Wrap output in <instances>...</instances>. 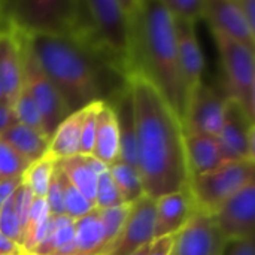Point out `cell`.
Returning <instances> with one entry per match:
<instances>
[{
    "instance_id": "d6986e66",
    "label": "cell",
    "mask_w": 255,
    "mask_h": 255,
    "mask_svg": "<svg viewBox=\"0 0 255 255\" xmlns=\"http://www.w3.org/2000/svg\"><path fill=\"white\" fill-rule=\"evenodd\" d=\"M57 166L64 173V176L85 196V199H88L94 205L99 175L106 170L108 166L96 160L93 155L81 154L57 160Z\"/></svg>"
},
{
    "instance_id": "bcb514c9",
    "label": "cell",
    "mask_w": 255,
    "mask_h": 255,
    "mask_svg": "<svg viewBox=\"0 0 255 255\" xmlns=\"http://www.w3.org/2000/svg\"><path fill=\"white\" fill-rule=\"evenodd\" d=\"M0 209H1V205H0Z\"/></svg>"
},
{
    "instance_id": "8d00e7d4",
    "label": "cell",
    "mask_w": 255,
    "mask_h": 255,
    "mask_svg": "<svg viewBox=\"0 0 255 255\" xmlns=\"http://www.w3.org/2000/svg\"><path fill=\"white\" fill-rule=\"evenodd\" d=\"M221 255H255L254 239L227 241L224 242Z\"/></svg>"
},
{
    "instance_id": "ba28073f",
    "label": "cell",
    "mask_w": 255,
    "mask_h": 255,
    "mask_svg": "<svg viewBox=\"0 0 255 255\" xmlns=\"http://www.w3.org/2000/svg\"><path fill=\"white\" fill-rule=\"evenodd\" d=\"M254 120L233 99H226L218 143L227 161H251L255 157Z\"/></svg>"
},
{
    "instance_id": "e575fe53",
    "label": "cell",
    "mask_w": 255,
    "mask_h": 255,
    "mask_svg": "<svg viewBox=\"0 0 255 255\" xmlns=\"http://www.w3.org/2000/svg\"><path fill=\"white\" fill-rule=\"evenodd\" d=\"M33 200H34L33 193L30 191V188L24 182H21L19 187L16 188V191L12 196V203H13L15 215H16V218L19 221V226L22 229V235H24V229H25V224H27V218H28Z\"/></svg>"
},
{
    "instance_id": "3957f363",
    "label": "cell",
    "mask_w": 255,
    "mask_h": 255,
    "mask_svg": "<svg viewBox=\"0 0 255 255\" xmlns=\"http://www.w3.org/2000/svg\"><path fill=\"white\" fill-rule=\"evenodd\" d=\"M24 37L70 112H76L93 102L102 100V76L99 67L103 64L93 55L69 37L48 34Z\"/></svg>"
},
{
    "instance_id": "7402d4cb",
    "label": "cell",
    "mask_w": 255,
    "mask_h": 255,
    "mask_svg": "<svg viewBox=\"0 0 255 255\" xmlns=\"http://www.w3.org/2000/svg\"><path fill=\"white\" fill-rule=\"evenodd\" d=\"M73 244L75 255H108L103 226L96 208L75 221Z\"/></svg>"
},
{
    "instance_id": "603a6c76",
    "label": "cell",
    "mask_w": 255,
    "mask_h": 255,
    "mask_svg": "<svg viewBox=\"0 0 255 255\" xmlns=\"http://www.w3.org/2000/svg\"><path fill=\"white\" fill-rule=\"evenodd\" d=\"M0 137L6 143H9L19 155H22L30 164L48 154L49 139L43 133L19 123L10 126Z\"/></svg>"
},
{
    "instance_id": "ac0fdd59",
    "label": "cell",
    "mask_w": 255,
    "mask_h": 255,
    "mask_svg": "<svg viewBox=\"0 0 255 255\" xmlns=\"http://www.w3.org/2000/svg\"><path fill=\"white\" fill-rule=\"evenodd\" d=\"M185 154L191 178L209 173L230 163L226 160L218 139L212 136L185 133Z\"/></svg>"
},
{
    "instance_id": "2e32d148",
    "label": "cell",
    "mask_w": 255,
    "mask_h": 255,
    "mask_svg": "<svg viewBox=\"0 0 255 255\" xmlns=\"http://www.w3.org/2000/svg\"><path fill=\"white\" fill-rule=\"evenodd\" d=\"M194 202L190 190L166 194L155 200L154 241L176 235L190 220Z\"/></svg>"
},
{
    "instance_id": "e0dca14e",
    "label": "cell",
    "mask_w": 255,
    "mask_h": 255,
    "mask_svg": "<svg viewBox=\"0 0 255 255\" xmlns=\"http://www.w3.org/2000/svg\"><path fill=\"white\" fill-rule=\"evenodd\" d=\"M0 84L12 106L22 87V67L19 39L10 30L0 31Z\"/></svg>"
},
{
    "instance_id": "5b68a950",
    "label": "cell",
    "mask_w": 255,
    "mask_h": 255,
    "mask_svg": "<svg viewBox=\"0 0 255 255\" xmlns=\"http://www.w3.org/2000/svg\"><path fill=\"white\" fill-rule=\"evenodd\" d=\"M254 163L230 161L209 173L190 179L194 206L209 215L215 212L241 188L254 181Z\"/></svg>"
},
{
    "instance_id": "b9f144b4",
    "label": "cell",
    "mask_w": 255,
    "mask_h": 255,
    "mask_svg": "<svg viewBox=\"0 0 255 255\" xmlns=\"http://www.w3.org/2000/svg\"><path fill=\"white\" fill-rule=\"evenodd\" d=\"M0 255H22V250L18 244L6 238L0 232Z\"/></svg>"
},
{
    "instance_id": "836d02e7",
    "label": "cell",
    "mask_w": 255,
    "mask_h": 255,
    "mask_svg": "<svg viewBox=\"0 0 255 255\" xmlns=\"http://www.w3.org/2000/svg\"><path fill=\"white\" fill-rule=\"evenodd\" d=\"M0 232L6 238H9L15 244H18L19 247L22 245V229H21L19 221H18V218L15 215L12 197L1 205V209H0Z\"/></svg>"
},
{
    "instance_id": "ab89813d",
    "label": "cell",
    "mask_w": 255,
    "mask_h": 255,
    "mask_svg": "<svg viewBox=\"0 0 255 255\" xmlns=\"http://www.w3.org/2000/svg\"><path fill=\"white\" fill-rule=\"evenodd\" d=\"M236 4L239 6L247 24L255 33V0H236Z\"/></svg>"
},
{
    "instance_id": "8fae6325",
    "label": "cell",
    "mask_w": 255,
    "mask_h": 255,
    "mask_svg": "<svg viewBox=\"0 0 255 255\" xmlns=\"http://www.w3.org/2000/svg\"><path fill=\"white\" fill-rule=\"evenodd\" d=\"M226 99L214 87L202 84L188 100L182 121L185 133L218 137L223 127Z\"/></svg>"
},
{
    "instance_id": "83f0119b",
    "label": "cell",
    "mask_w": 255,
    "mask_h": 255,
    "mask_svg": "<svg viewBox=\"0 0 255 255\" xmlns=\"http://www.w3.org/2000/svg\"><path fill=\"white\" fill-rule=\"evenodd\" d=\"M12 111H13L16 123L43 133V121H42L40 111L24 84H22L15 102L12 103Z\"/></svg>"
},
{
    "instance_id": "8992f818",
    "label": "cell",
    "mask_w": 255,
    "mask_h": 255,
    "mask_svg": "<svg viewBox=\"0 0 255 255\" xmlns=\"http://www.w3.org/2000/svg\"><path fill=\"white\" fill-rule=\"evenodd\" d=\"M19 39L21 46V67H22V84L31 94L36 102L42 121H43V133L48 139H51L55 128L60 126L63 120H66L72 112L60 96L58 90L43 72L39 64L36 55L33 54L27 39L22 34L15 33Z\"/></svg>"
},
{
    "instance_id": "60d3db41",
    "label": "cell",
    "mask_w": 255,
    "mask_h": 255,
    "mask_svg": "<svg viewBox=\"0 0 255 255\" xmlns=\"http://www.w3.org/2000/svg\"><path fill=\"white\" fill-rule=\"evenodd\" d=\"M16 123L12 106L9 103H0V136Z\"/></svg>"
},
{
    "instance_id": "7c38bea8",
    "label": "cell",
    "mask_w": 255,
    "mask_h": 255,
    "mask_svg": "<svg viewBox=\"0 0 255 255\" xmlns=\"http://www.w3.org/2000/svg\"><path fill=\"white\" fill-rule=\"evenodd\" d=\"M173 21H175L179 72H181V79L184 84L187 105H188V100L191 99L194 91L203 84L202 76H203L205 58L196 37L194 25L184 21H176V19Z\"/></svg>"
},
{
    "instance_id": "9c48e42d",
    "label": "cell",
    "mask_w": 255,
    "mask_h": 255,
    "mask_svg": "<svg viewBox=\"0 0 255 255\" xmlns=\"http://www.w3.org/2000/svg\"><path fill=\"white\" fill-rule=\"evenodd\" d=\"M212 217L226 242L254 239L255 181H251L232 196Z\"/></svg>"
},
{
    "instance_id": "30bf717a",
    "label": "cell",
    "mask_w": 255,
    "mask_h": 255,
    "mask_svg": "<svg viewBox=\"0 0 255 255\" xmlns=\"http://www.w3.org/2000/svg\"><path fill=\"white\" fill-rule=\"evenodd\" d=\"M224 242L214 217L194 206L187 224L175 235L170 255H220Z\"/></svg>"
},
{
    "instance_id": "74e56055",
    "label": "cell",
    "mask_w": 255,
    "mask_h": 255,
    "mask_svg": "<svg viewBox=\"0 0 255 255\" xmlns=\"http://www.w3.org/2000/svg\"><path fill=\"white\" fill-rule=\"evenodd\" d=\"M21 182H22V178L0 179V205L7 202L13 196V193L16 191V188L19 187Z\"/></svg>"
},
{
    "instance_id": "d590c367",
    "label": "cell",
    "mask_w": 255,
    "mask_h": 255,
    "mask_svg": "<svg viewBox=\"0 0 255 255\" xmlns=\"http://www.w3.org/2000/svg\"><path fill=\"white\" fill-rule=\"evenodd\" d=\"M45 202L48 205V211L51 215H66L64 202H63V184H61L60 172L57 169V163H55V170L48 187V193L45 196Z\"/></svg>"
},
{
    "instance_id": "f1b7e54d",
    "label": "cell",
    "mask_w": 255,
    "mask_h": 255,
    "mask_svg": "<svg viewBox=\"0 0 255 255\" xmlns=\"http://www.w3.org/2000/svg\"><path fill=\"white\" fill-rule=\"evenodd\" d=\"M58 169V166H57ZM60 172V178H61V184H63V202H64V212L69 218H72L73 221L85 217L87 214H90L94 209V205L85 199V196L64 176V173L58 169Z\"/></svg>"
},
{
    "instance_id": "6da1fadb",
    "label": "cell",
    "mask_w": 255,
    "mask_h": 255,
    "mask_svg": "<svg viewBox=\"0 0 255 255\" xmlns=\"http://www.w3.org/2000/svg\"><path fill=\"white\" fill-rule=\"evenodd\" d=\"M124 82L128 85L133 102L137 170L145 196L157 200L166 194L190 190L191 176L181 118L142 75L133 73Z\"/></svg>"
},
{
    "instance_id": "484cf974",
    "label": "cell",
    "mask_w": 255,
    "mask_h": 255,
    "mask_svg": "<svg viewBox=\"0 0 255 255\" xmlns=\"http://www.w3.org/2000/svg\"><path fill=\"white\" fill-rule=\"evenodd\" d=\"M55 163L57 160L49 154H46L40 160L31 163L25 170V173L22 175V182L30 188L34 197L45 199L51 178L55 170Z\"/></svg>"
},
{
    "instance_id": "1f68e13d",
    "label": "cell",
    "mask_w": 255,
    "mask_h": 255,
    "mask_svg": "<svg viewBox=\"0 0 255 255\" xmlns=\"http://www.w3.org/2000/svg\"><path fill=\"white\" fill-rule=\"evenodd\" d=\"M102 105H103V100H99V102H93L88 106H85V115H84V121H82L81 142H79V154L81 155H91V152H93L97 117H99Z\"/></svg>"
},
{
    "instance_id": "5bb4252c",
    "label": "cell",
    "mask_w": 255,
    "mask_h": 255,
    "mask_svg": "<svg viewBox=\"0 0 255 255\" xmlns=\"http://www.w3.org/2000/svg\"><path fill=\"white\" fill-rule=\"evenodd\" d=\"M203 18L209 22L212 31L254 49L255 33L247 24L236 0H206Z\"/></svg>"
},
{
    "instance_id": "7a4b0ae2",
    "label": "cell",
    "mask_w": 255,
    "mask_h": 255,
    "mask_svg": "<svg viewBox=\"0 0 255 255\" xmlns=\"http://www.w3.org/2000/svg\"><path fill=\"white\" fill-rule=\"evenodd\" d=\"M126 6L131 31V75L146 78L184 121L187 96L179 72L173 18L163 0H126Z\"/></svg>"
},
{
    "instance_id": "7dc6e473",
    "label": "cell",
    "mask_w": 255,
    "mask_h": 255,
    "mask_svg": "<svg viewBox=\"0 0 255 255\" xmlns=\"http://www.w3.org/2000/svg\"><path fill=\"white\" fill-rule=\"evenodd\" d=\"M220 255H221V254H220Z\"/></svg>"
},
{
    "instance_id": "cb8c5ba5",
    "label": "cell",
    "mask_w": 255,
    "mask_h": 255,
    "mask_svg": "<svg viewBox=\"0 0 255 255\" xmlns=\"http://www.w3.org/2000/svg\"><path fill=\"white\" fill-rule=\"evenodd\" d=\"M49 218L51 214L48 211V205L45 199L34 197L22 235V245H21L22 255L33 251L42 242L49 226Z\"/></svg>"
},
{
    "instance_id": "44dd1931",
    "label": "cell",
    "mask_w": 255,
    "mask_h": 255,
    "mask_svg": "<svg viewBox=\"0 0 255 255\" xmlns=\"http://www.w3.org/2000/svg\"><path fill=\"white\" fill-rule=\"evenodd\" d=\"M85 115V108L72 112L66 120L60 123L49 139L48 154L55 160H63L79 154L81 128Z\"/></svg>"
},
{
    "instance_id": "277c9868",
    "label": "cell",
    "mask_w": 255,
    "mask_h": 255,
    "mask_svg": "<svg viewBox=\"0 0 255 255\" xmlns=\"http://www.w3.org/2000/svg\"><path fill=\"white\" fill-rule=\"evenodd\" d=\"M76 0H16L0 1L7 30L24 36L48 34L70 37L76 15Z\"/></svg>"
},
{
    "instance_id": "ee69618b",
    "label": "cell",
    "mask_w": 255,
    "mask_h": 255,
    "mask_svg": "<svg viewBox=\"0 0 255 255\" xmlns=\"http://www.w3.org/2000/svg\"><path fill=\"white\" fill-rule=\"evenodd\" d=\"M4 30H7V27H6L4 18H3V13H1V7H0V31H4Z\"/></svg>"
},
{
    "instance_id": "4dcf8cb0",
    "label": "cell",
    "mask_w": 255,
    "mask_h": 255,
    "mask_svg": "<svg viewBox=\"0 0 255 255\" xmlns=\"http://www.w3.org/2000/svg\"><path fill=\"white\" fill-rule=\"evenodd\" d=\"M30 163L0 137V179L22 178Z\"/></svg>"
},
{
    "instance_id": "9a60e30c",
    "label": "cell",
    "mask_w": 255,
    "mask_h": 255,
    "mask_svg": "<svg viewBox=\"0 0 255 255\" xmlns=\"http://www.w3.org/2000/svg\"><path fill=\"white\" fill-rule=\"evenodd\" d=\"M109 105L112 106L118 126L120 136V161L137 169L139 166V151H137V136L134 124L133 102L128 85L124 82L114 93ZM139 172V170H137Z\"/></svg>"
},
{
    "instance_id": "f6af8a7d",
    "label": "cell",
    "mask_w": 255,
    "mask_h": 255,
    "mask_svg": "<svg viewBox=\"0 0 255 255\" xmlns=\"http://www.w3.org/2000/svg\"><path fill=\"white\" fill-rule=\"evenodd\" d=\"M0 103H7V100L4 97V93H3V88H1V84H0Z\"/></svg>"
},
{
    "instance_id": "7bdbcfd3",
    "label": "cell",
    "mask_w": 255,
    "mask_h": 255,
    "mask_svg": "<svg viewBox=\"0 0 255 255\" xmlns=\"http://www.w3.org/2000/svg\"><path fill=\"white\" fill-rule=\"evenodd\" d=\"M152 242H154V241H152ZM152 242H151V244H146V245H143V247H140V248H137L136 251H133L131 254L128 255H148L149 254V250H151Z\"/></svg>"
},
{
    "instance_id": "4316f807",
    "label": "cell",
    "mask_w": 255,
    "mask_h": 255,
    "mask_svg": "<svg viewBox=\"0 0 255 255\" xmlns=\"http://www.w3.org/2000/svg\"><path fill=\"white\" fill-rule=\"evenodd\" d=\"M130 208L131 205H120V206H114L108 209H97L102 226H103V232H105L108 255L112 253V250L115 248V245L118 244L121 238V233L124 230V226L130 214Z\"/></svg>"
},
{
    "instance_id": "ffe728a7",
    "label": "cell",
    "mask_w": 255,
    "mask_h": 255,
    "mask_svg": "<svg viewBox=\"0 0 255 255\" xmlns=\"http://www.w3.org/2000/svg\"><path fill=\"white\" fill-rule=\"evenodd\" d=\"M91 155L102 161L105 166H111L120 160V136L117 118L112 106L106 100H103L97 117L96 137Z\"/></svg>"
},
{
    "instance_id": "d6a6232c",
    "label": "cell",
    "mask_w": 255,
    "mask_h": 255,
    "mask_svg": "<svg viewBox=\"0 0 255 255\" xmlns=\"http://www.w3.org/2000/svg\"><path fill=\"white\" fill-rule=\"evenodd\" d=\"M126 205L111 178L109 170H103L99 175L97 179V188H96V197H94V208L96 209H108L114 206Z\"/></svg>"
},
{
    "instance_id": "f35d334b",
    "label": "cell",
    "mask_w": 255,
    "mask_h": 255,
    "mask_svg": "<svg viewBox=\"0 0 255 255\" xmlns=\"http://www.w3.org/2000/svg\"><path fill=\"white\" fill-rule=\"evenodd\" d=\"M173 242H175V235L166 236L161 239H155L151 245L148 255H170L172 248H173Z\"/></svg>"
},
{
    "instance_id": "4fadbf2b",
    "label": "cell",
    "mask_w": 255,
    "mask_h": 255,
    "mask_svg": "<svg viewBox=\"0 0 255 255\" xmlns=\"http://www.w3.org/2000/svg\"><path fill=\"white\" fill-rule=\"evenodd\" d=\"M155 200L142 196L130 208V214L121 238L109 255H128L154 241Z\"/></svg>"
},
{
    "instance_id": "f546056e",
    "label": "cell",
    "mask_w": 255,
    "mask_h": 255,
    "mask_svg": "<svg viewBox=\"0 0 255 255\" xmlns=\"http://www.w3.org/2000/svg\"><path fill=\"white\" fill-rule=\"evenodd\" d=\"M170 16L176 21L196 24L205 16L206 0H163Z\"/></svg>"
},
{
    "instance_id": "52a82bcc",
    "label": "cell",
    "mask_w": 255,
    "mask_h": 255,
    "mask_svg": "<svg viewBox=\"0 0 255 255\" xmlns=\"http://www.w3.org/2000/svg\"><path fill=\"white\" fill-rule=\"evenodd\" d=\"M221 54L229 99L236 100L254 120L255 114V60L254 49L221 33L212 31Z\"/></svg>"
},
{
    "instance_id": "d4e9b609",
    "label": "cell",
    "mask_w": 255,
    "mask_h": 255,
    "mask_svg": "<svg viewBox=\"0 0 255 255\" xmlns=\"http://www.w3.org/2000/svg\"><path fill=\"white\" fill-rule=\"evenodd\" d=\"M108 170L126 205H133L142 196H145L142 179H140L137 169L118 160L112 163L111 166H108Z\"/></svg>"
}]
</instances>
